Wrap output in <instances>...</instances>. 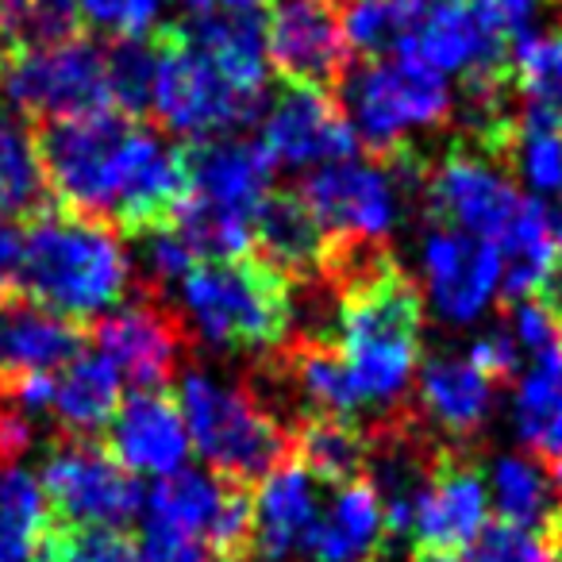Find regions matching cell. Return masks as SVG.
Segmentation results:
<instances>
[{
    "mask_svg": "<svg viewBox=\"0 0 562 562\" xmlns=\"http://www.w3.org/2000/svg\"><path fill=\"white\" fill-rule=\"evenodd\" d=\"M97 351L116 367L124 385L135 390H158L170 382L178 367L181 331L173 316H166L150 301L116 305L97 324Z\"/></svg>",
    "mask_w": 562,
    "mask_h": 562,
    "instance_id": "21",
    "label": "cell"
},
{
    "mask_svg": "<svg viewBox=\"0 0 562 562\" xmlns=\"http://www.w3.org/2000/svg\"><path fill=\"white\" fill-rule=\"evenodd\" d=\"M424 201L443 227L497 243L528 196L490 150L459 147L424 181Z\"/></svg>",
    "mask_w": 562,
    "mask_h": 562,
    "instance_id": "15",
    "label": "cell"
},
{
    "mask_svg": "<svg viewBox=\"0 0 562 562\" xmlns=\"http://www.w3.org/2000/svg\"><path fill=\"white\" fill-rule=\"evenodd\" d=\"M420 12L424 0H339L347 50H359L367 58L401 55Z\"/></svg>",
    "mask_w": 562,
    "mask_h": 562,
    "instance_id": "33",
    "label": "cell"
},
{
    "mask_svg": "<svg viewBox=\"0 0 562 562\" xmlns=\"http://www.w3.org/2000/svg\"><path fill=\"white\" fill-rule=\"evenodd\" d=\"M0 227H4V216H0Z\"/></svg>",
    "mask_w": 562,
    "mask_h": 562,
    "instance_id": "50",
    "label": "cell"
},
{
    "mask_svg": "<svg viewBox=\"0 0 562 562\" xmlns=\"http://www.w3.org/2000/svg\"><path fill=\"white\" fill-rule=\"evenodd\" d=\"M508 424L528 454L562 467V351L539 355L516 374Z\"/></svg>",
    "mask_w": 562,
    "mask_h": 562,
    "instance_id": "27",
    "label": "cell"
},
{
    "mask_svg": "<svg viewBox=\"0 0 562 562\" xmlns=\"http://www.w3.org/2000/svg\"><path fill=\"white\" fill-rule=\"evenodd\" d=\"M124 401V378L101 351H78L50 374V413L74 439H89L109 428Z\"/></svg>",
    "mask_w": 562,
    "mask_h": 562,
    "instance_id": "25",
    "label": "cell"
},
{
    "mask_svg": "<svg viewBox=\"0 0 562 562\" xmlns=\"http://www.w3.org/2000/svg\"><path fill=\"white\" fill-rule=\"evenodd\" d=\"M47 505L70 528H124L143 513V490L93 439H66L43 459Z\"/></svg>",
    "mask_w": 562,
    "mask_h": 562,
    "instance_id": "14",
    "label": "cell"
},
{
    "mask_svg": "<svg viewBox=\"0 0 562 562\" xmlns=\"http://www.w3.org/2000/svg\"><path fill=\"white\" fill-rule=\"evenodd\" d=\"M324 505V485L301 462H278L250 497V562H301Z\"/></svg>",
    "mask_w": 562,
    "mask_h": 562,
    "instance_id": "19",
    "label": "cell"
},
{
    "mask_svg": "<svg viewBox=\"0 0 562 562\" xmlns=\"http://www.w3.org/2000/svg\"><path fill=\"white\" fill-rule=\"evenodd\" d=\"M35 139L47 189H55L66 212L150 232L170 224L186 201L189 155L170 135L120 112L55 120Z\"/></svg>",
    "mask_w": 562,
    "mask_h": 562,
    "instance_id": "1",
    "label": "cell"
},
{
    "mask_svg": "<svg viewBox=\"0 0 562 562\" xmlns=\"http://www.w3.org/2000/svg\"><path fill=\"white\" fill-rule=\"evenodd\" d=\"M40 562H143L139 539L124 528H70L50 531Z\"/></svg>",
    "mask_w": 562,
    "mask_h": 562,
    "instance_id": "37",
    "label": "cell"
},
{
    "mask_svg": "<svg viewBox=\"0 0 562 562\" xmlns=\"http://www.w3.org/2000/svg\"><path fill=\"white\" fill-rule=\"evenodd\" d=\"M170 4L186 9L189 16H204V12H212V4H216V0H170Z\"/></svg>",
    "mask_w": 562,
    "mask_h": 562,
    "instance_id": "45",
    "label": "cell"
},
{
    "mask_svg": "<svg viewBox=\"0 0 562 562\" xmlns=\"http://www.w3.org/2000/svg\"><path fill=\"white\" fill-rule=\"evenodd\" d=\"M420 301L447 328H474L501 297V258L493 243L431 224L416 243Z\"/></svg>",
    "mask_w": 562,
    "mask_h": 562,
    "instance_id": "12",
    "label": "cell"
},
{
    "mask_svg": "<svg viewBox=\"0 0 562 562\" xmlns=\"http://www.w3.org/2000/svg\"><path fill=\"white\" fill-rule=\"evenodd\" d=\"M344 116L370 150H401L454 116V89L413 55L367 58L344 78Z\"/></svg>",
    "mask_w": 562,
    "mask_h": 562,
    "instance_id": "7",
    "label": "cell"
},
{
    "mask_svg": "<svg viewBox=\"0 0 562 562\" xmlns=\"http://www.w3.org/2000/svg\"><path fill=\"white\" fill-rule=\"evenodd\" d=\"M554 482H559V505H562V467H559V477H554Z\"/></svg>",
    "mask_w": 562,
    "mask_h": 562,
    "instance_id": "49",
    "label": "cell"
},
{
    "mask_svg": "<svg viewBox=\"0 0 562 562\" xmlns=\"http://www.w3.org/2000/svg\"><path fill=\"white\" fill-rule=\"evenodd\" d=\"M109 454L132 477H170L186 470L193 443H189L186 416L178 401L162 390H135L120 401L109 420Z\"/></svg>",
    "mask_w": 562,
    "mask_h": 562,
    "instance_id": "20",
    "label": "cell"
},
{
    "mask_svg": "<svg viewBox=\"0 0 562 562\" xmlns=\"http://www.w3.org/2000/svg\"><path fill=\"white\" fill-rule=\"evenodd\" d=\"M297 462L321 485H347L370 462V439L351 420H308L297 431Z\"/></svg>",
    "mask_w": 562,
    "mask_h": 562,
    "instance_id": "34",
    "label": "cell"
},
{
    "mask_svg": "<svg viewBox=\"0 0 562 562\" xmlns=\"http://www.w3.org/2000/svg\"><path fill=\"white\" fill-rule=\"evenodd\" d=\"M255 250L262 262L290 278V273L316 270L328 250V239L297 193H270L255 224Z\"/></svg>",
    "mask_w": 562,
    "mask_h": 562,
    "instance_id": "29",
    "label": "cell"
},
{
    "mask_svg": "<svg viewBox=\"0 0 562 562\" xmlns=\"http://www.w3.org/2000/svg\"><path fill=\"white\" fill-rule=\"evenodd\" d=\"M132 262L143 270V278L155 281V285H178L196 262L201 255L193 250V243L186 239L178 224H158L150 232H139V247H135Z\"/></svg>",
    "mask_w": 562,
    "mask_h": 562,
    "instance_id": "38",
    "label": "cell"
},
{
    "mask_svg": "<svg viewBox=\"0 0 562 562\" xmlns=\"http://www.w3.org/2000/svg\"><path fill=\"white\" fill-rule=\"evenodd\" d=\"M47 196L40 139L20 116L0 109V216H32Z\"/></svg>",
    "mask_w": 562,
    "mask_h": 562,
    "instance_id": "31",
    "label": "cell"
},
{
    "mask_svg": "<svg viewBox=\"0 0 562 562\" xmlns=\"http://www.w3.org/2000/svg\"><path fill=\"white\" fill-rule=\"evenodd\" d=\"M385 539H390V520L382 497L370 477H355L324 497L301 562H378Z\"/></svg>",
    "mask_w": 562,
    "mask_h": 562,
    "instance_id": "23",
    "label": "cell"
},
{
    "mask_svg": "<svg viewBox=\"0 0 562 562\" xmlns=\"http://www.w3.org/2000/svg\"><path fill=\"white\" fill-rule=\"evenodd\" d=\"M401 55L420 58L447 81L462 78L467 89H482L505 86L501 78L513 58V43L493 0H424Z\"/></svg>",
    "mask_w": 562,
    "mask_h": 562,
    "instance_id": "11",
    "label": "cell"
},
{
    "mask_svg": "<svg viewBox=\"0 0 562 562\" xmlns=\"http://www.w3.org/2000/svg\"><path fill=\"white\" fill-rule=\"evenodd\" d=\"M155 50L158 63L155 89H150V112L173 139H227V135H235L243 124H250L258 116L266 97L239 86L227 70H220L178 27H170Z\"/></svg>",
    "mask_w": 562,
    "mask_h": 562,
    "instance_id": "9",
    "label": "cell"
},
{
    "mask_svg": "<svg viewBox=\"0 0 562 562\" xmlns=\"http://www.w3.org/2000/svg\"><path fill=\"white\" fill-rule=\"evenodd\" d=\"M16 243H20V232H12L9 224L0 227V290H4V281L16 270Z\"/></svg>",
    "mask_w": 562,
    "mask_h": 562,
    "instance_id": "44",
    "label": "cell"
},
{
    "mask_svg": "<svg viewBox=\"0 0 562 562\" xmlns=\"http://www.w3.org/2000/svg\"><path fill=\"white\" fill-rule=\"evenodd\" d=\"M505 147L513 158V181L528 189L531 201L547 204L562 196V127L539 116L516 120L505 132Z\"/></svg>",
    "mask_w": 562,
    "mask_h": 562,
    "instance_id": "32",
    "label": "cell"
},
{
    "mask_svg": "<svg viewBox=\"0 0 562 562\" xmlns=\"http://www.w3.org/2000/svg\"><path fill=\"white\" fill-rule=\"evenodd\" d=\"M262 27L270 66L290 86L324 89L344 74L347 43L339 27V0H278Z\"/></svg>",
    "mask_w": 562,
    "mask_h": 562,
    "instance_id": "17",
    "label": "cell"
},
{
    "mask_svg": "<svg viewBox=\"0 0 562 562\" xmlns=\"http://www.w3.org/2000/svg\"><path fill=\"white\" fill-rule=\"evenodd\" d=\"M467 562H559L547 531L516 528V524H490L470 547Z\"/></svg>",
    "mask_w": 562,
    "mask_h": 562,
    "instance_id": "40",
    "label": "cell"
},
{
    "mask_svg": "<svg viewBox=\"0 0 562 562\" xmlns=\"http://www.w3.org/2000/svg\"><path fill=\"white\" fill-rule=\"evenodd\" d=\"M166 0H70L78 20L116 35V40H147L162 16Z\"/></svg>",
    "mask_w": 562,
    "mask_h": 562,
    "instance_id": "39",
    "label": "cell"
},
{
    "mask_svg": "<svg viewBox=\"0 0 562 562\" xmlns=\"http://www.w3.org/2000/svg\"><path fill=\"white\" fill-rule=\"evenodd\" d=\"M173 401L204 470L227 482H258L290 451V436L278 416L247 385L227 382L212 370H186Z\"/></svg>",
    "mask_w": 562,
    "mask_h": 562,
    "instance_id": "6",
    "label": "cell"
},
{
    "mask_svg": "<svg viewBox=\"0 0 562 562\" xmlns=\"http://www.w3.org/2000/svg\"><path fill=\"white\" fill-rule=\"evenodd\" d=\"M493 9H497L513 47L547 27V0H493Z\"/></svg>",
    "mask_w": 562,
    "mask_h": 562,
    "instance_id": "43",
    "label": "cell"
},
{
    "mask_svg": "<svg viewBox=\"0 0 562 562\" xmlns=\"http://www.w3.org/2000/svg\"><path fill=\"white\" fill-rule=\"evenodd\" d=\"M81 351V336L66 316L27 297H0V382L16 385L55 374Z\"/></svg>",
    "mask_w": 562,
    "mask_h": 562,
    "instance_id": "24",
    "label": "cell"
},
{
    "mask_svg": "<svg viewBox=\"0 0 562 562\" xmlns=\"http://www.w3.org/2000/svg\"><path fill=\"white\" fill-rule=\"evenodd\" d=\"M490 490L485 474L462 459L436 462L408 516V536L424 554H459L490 528Z\"/></svg>",
    "mask_w": 562,
    "mask_h": 562,
    "instance_id": "18",
    "label": "cell"
},
{
    "mask_svg": "<svg viewBox=\"0 0 562 562\" xmlns=\"http://www.w3.org/2000/svg\"><path fill=\"white\" fill-rule=\"evenodd\" d=\"M173 290L181 321L216 351H266L293 324L290 278L258 255L201 258Z\"/></svg>",
    "mask_w": 562,
    "mask_h": 562,
    "instance_id": "4",
    "label": "cell"
},
{
    "mask_svg": "<svg viewBox=\"0 0 562 562\" xmlns=\"http://www.w3.org/2000/svg\"><path fill=\"white\" fill-rule=\"evenodd\" d=\"M516 89L528 116L562 127V27H543L513 47Z\"/></svg>",
    "mask_w": 562,
    "mask_h": 562,
    "instance_id": "35",
    "label": "cell"
},
{
    "mask_svg": "<svg viewBox=\"0 0 562 562\" xmlns=\"http://www.w3.org/2000/svg\"><path fill=\"white\" fill-rule=\"evenodd\" d=\"M508 336L528 359L562 351V313L547 297L516 301L513 316H508Z\"/></svg>",
    "mask_w": 562,
    "mask_h": 562,
    "instance_id": "41",
    "label": "cell"
},
{
    "mask_svg": "<svg viewBox=\"0 0 562 562\" xmlns=\"http://www.w3.org/2000/svg\"><path fill=\"white\" fill-rule=\"evenodd\" d=\"M132 273V250L112 224L81 212H35L20 232L12 278L27 301L74 324L124 305Z\"/></svg>",
    "mask_w": 562,
    "mask_h": 562,
    "instance_id": "3",
    "label": "cell"
},
{
    "mask_svg": "<svg viewBox=\"0 0 562 562\" xmlns=\"http://www.w3.org/2000/svg\"><path fill=\"white\" fill-rule=\"evenodd\" d=\"M189 186L173 224L201 258H243L255 250V224L273 193V166L262 147L239 135L196 143Z\"/></svg>",
    "mask_w": 562,
    "mask_h": 562,
    "instance_id": "5",
    "label": "cell"
},
{
    "mask_svg": "<svg viewBox=\"0 0 562 562\" xmlns=\"http://www.w3.org/2000/svg\"><path fill=\"white\" fill-rule=\"evenodd\" d=\"M0 101L12 116H40L47 124L112 112L109 47L74 32L0 50Z\"/></svg>",
    "mask_w": 562,
    "mask_h": 562,
    "instance_id": "8",
    "label": "cell"
},
{
    "mask_svg": "<svg viewBox=\"0 0 562 562\" xmlns=\"http://www.w3.org/2000/svg\"><path fill=\"white\" fill-rule=\"evenodd\" d=\"M143 524L166 528L204 543L224 562L247 554L250 531V501L227 477L212 470H178L170 477H158L155 490L143 493Z\"/></svg>",
    "mask_w": 562,
    "mask_h": 562,
    "instance_id": "13",
    "label": "cell"
},
{
    "mask_svg": "<svg viewBox=\"0 0 562 562\" xmlns=\"http://www.w3.org/2000/svg\"><path fill=\"white\" fill-rule=\"evenodd\" d=\"M485 490L501 524L547 531L559 520V482L528 451H501L485 470Z\"/></svg>",
    "mask_w": 562,
    "mask_h": 562,
    "instance_id": "28",
    "label": "cell"
},
{
    "mask_svg": "<svg viewBox=\"0 0 562 562\" xmlns=\"http://www.w3.org/2000/svg\"><path fill=\"white\" fill-rule=\"evenodd\" d=\"M413 170L374 158H344L305 173L297 196L313 212L328 247H378L405 220Z\"/></svg>",
    "mask_w": 562,
    "mask_h": 562,
    "instance_id": "10",
    "label": "cell"
},
{
    "mask_svg": "<svg viewBox=\"0 0 562 562\" xmlns=\"http://www.w3.org/2000/svg\"><path fill=\"white\" fill-rule=\"evenodd\" d=\"M255 143L270 158L273 170H301V173L344 162V158H351L359 150V139H355L339 101H331L316 86L281 89L266 104Z\"/></svg>",
    "mask_w": 562,
    "mask_h": 562,
    "instance_id": "16",
    "label": "cell"
},
{
    "mask_svg": "<svg viewBox=\"0 0 562 562\" xmlns=\"http://www.w3.org/2000/svg\"><path fill=\"white\" fill-rule=\"evenodd\" d=\"M416 562H467V559H459V554H420Z\"/></svg>",
    "mask_w": 562,
    "mask_h": 562,
    "instance_id": "47",
    "label": "cell"
},
{
    "mask_svg": "<svg viewBox=\"0 0 562 562\" xmlns=\"http://www.w3.org/2000/svg\"><path fill=\"white\" fill-rule=\"evenodd\" d=\"M50 536V505L35 470L0 462V562H40Z\"/></svg>",
    "mask_w": 562,
    "mask_h": 562,
    "instance_id": "30",
    "label": "cell"
},
{
    "mask_svg": "<svg viewBox=\"0 0 562 562\" xmlns=\"http://www.w3.org/2000/svg\"><path fill=\"white\" fill-rule=\"evenodd\" d=\"M493 250L501 258V293L513 301L539 297L559 273V227L551 209L528 196Z\"/></svg>",
    "mask_w": 562,
    "mask_h": 562,
    "instance_id": "26",
    "label": "cell"
},
{
    "mask_svg": "<svg viewBox=\"0 0 562 562\" xmlns=\"http://www.w3.org/2000/svg\"><path fill=\"white\" fill-rule=\"evenodd\" d=\"M216 4L224 12H258V4H262V0H216Z\"/></svg>",
    "mask_w": 562,
    "mask_h": 562,
    "instance_id": "46",
    "label": "cell"
},
{
    "mask_svg": "<svg viewBox=\"0 0 562 562\" xmlns=\"http://www.w3.org/2000/svg\"><path fill=\"white\" fill-rule=\"evenodd\" d=\"M424 347L420 290L393 262H367L336 301V359L355 416H393L413 393Z\"/></svg>",
    "mask_w": 562,
    "mask_h": 562,
    "instance_id": "2",
    "label": "cell"
},
{
    "mask_svg": "<svg viewBox=\"0 0 562 562\" xmlns=\"http://www.w3.org/2000/svg\"><path fill=\"white\" fill-rule=\"evenodd\" d=\"M467 359L474 362L490 382H505V378L520 374L524 355H520V347H516V339L508 336V328H485L482 336H474Z\"/></svg>",
    "mask_w": 562,
    "mask_h": 562,
    "instance_id": "42",
    "label": "cell"
},
{
    "mask_svg": "<svg viewBox=\"0 0 562 562\" xmlns=\"http://www.w3.org/2000/svg\"><path fill=\"white\" fill-rule=\"evenodd\" d=\"M155 63L158 50L147 40H116L109 47V101L112 112L135 120L150 109V89H155Z\"/></svg>",
    "mask_w": 562,
    "mask_h": 562,
    "instance_id": "36",
    "label": "cell"
},
{
    "mask_svg": "<svg viewBox=\"0 0 562 562\" xmlns=\"http://www.w3.org/2000/svg\"><path fill=\"white\" fill-rule=\"evenodd\" d=\"M559 273H562V227H559Z\"/></svg>",
    "mask_w": 562,
    "mask_h": 562,
    "instance_id": "48",
    "label": "cell"
},
{
    "mask_svg": "<svg viewBox=\"0 0 562 562\" xmlns=\"http://www.w3.org/2000/svg\"><path fill=\"white\" fill-rule=\"evenodd\" d=\"M416 408L447 439H474L497 408V382L482 374L467 355H431L416 374Z\"/></svg>",
    "mask_w": 562,
    "mask_h": 562,
    "instance_id": "22",
    "label": "cell"
}]
</instances>
